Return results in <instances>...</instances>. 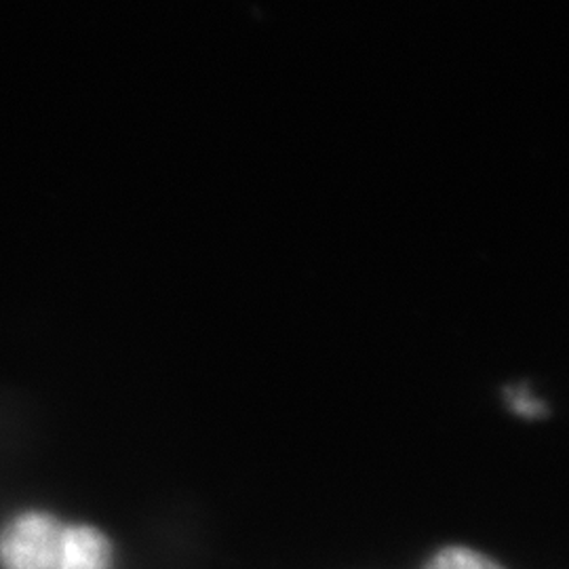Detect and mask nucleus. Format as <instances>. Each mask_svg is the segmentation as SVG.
Returning <instances> with one entry per match:
<instances>
[{
    "instance_id": "nucleus-1",
    "label": "nucleus",
    "mask_w": 569,
    "mask_h": 569,
    "mask_svg": "<svg viewBox=\"0 0 569 569\" xmlns=\"http://www.w3.org/2000/svg\"><path fill=\"white\" fill-rule=\"evenodd\" d=\"M66 523L47 510H26L0 529V569H58Z\"/></svg>"
},
{
    "instance_id": "nucleus-2",
    "label": "nucleus",
    "mask_w": 569,
    "mask_h": 569,
    "mask_svg": "<svg viewBox=\"0 0 569 569\" xmlns=\"http://www.w3.org/2000/svg\"><path fill=\"white\" fill-rule=\"evenodd\" d=\"M58 569H114L108 533L89 523H66Z\"/></svg>"
},
{
    "instance_id": "nucleus-3",
    "label": "nucleus",
    "mask_w": 569,
    "mask_h": 569,
    "mask_svg": "<svg viewBox=\"0 0 569 569\" xmlns=\"http://www.w3.org/2000/svg\"><path fill=\"white\" fill-rule=\"evenodd\" d=\"M420 569H509L483 550L468 545H443L425 561Z\"/></svg>"
}]
</instances>
